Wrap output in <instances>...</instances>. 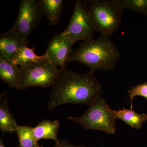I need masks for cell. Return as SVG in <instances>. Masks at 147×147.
<instances>
[{"instance_id":"7","label":"cell","mask_w":147,"mask_h":147,"mask_svg":"<svg viewBox=\"0 0 147 147\" xmlns=\"http://www.w3.org/2000/svg\"><path fill=\"white\" fill-rule=\"evenodd\" d=\"M16 21L11 30L25 42L40 22L42 14L38 1L21 0Z\"/></svg>"},{"instance_id":"14","label":"cell","mask_w":147,"mask_h":147,"mask_svg":"<svg viewBox=\"0 0 147 147\" xmlns=\"http://www.w3.org/2000/svg\"><path fill=\"white\" fill-rule=\"evenodd\" d=\"M35 49L34 46L32 48H29L27 45H24L13 56L11 62L13 64L22 67L48 59L45 54L42 56L36 55L34 53Z\"/></svg>"},{"instance_id":"20","label":"cell","mask_w":147,"mask_h":147,"mask_svg":"<svg viewBox=\"0 0 147 147\" xmlns=\"http://www.w3.org/2000/svg\"><path fill=\"white\" fill-rule=\"evenodd\" d=\"M0 147H5V145L3 144L2 139H1V140H0Z\"/></svg>"},{"instance_id":"15","label":"cell","mask_w":147,"mask_h":147,"mask_svg":"<svg viewBox=\"0 0 147 147\" xmlns=\"http://www.w3.org/2000/svg\"><path fill=\"white\" fill-rule=\"evenodd\" d=\"M112 112L116 119H120L132 128L139 129L147 120V115L145 114H139L133 109L123 108L119 111L113 110Z\"/></svg>"},{"instance_id":"1","label":"cell","mask_w":147,"mask_h":147,"mask_svg":"<svg viewBox=\"0 0 147 147\" xmlns=\"http://www.w3.org/2000/svg\"><path fill=\"white\" fill-rule=\"evenodd\" d=\"M48 107L55 110L67 103L91 105L100 98L103 90L94 72L85 74L61 69L53 84Z\"/></svg>"},{"instance_id":"13","label":"cell","mask_w":147,"mask_h":147,"mask_svg":"<svg viewBox=\"0 0 147 147\" xmlns=\"http://www.w3.org/2000/svg\"><path fill=\"white\" fill-rule=\"evenodd\" d=\"M42 14L46 17L49 24H57L60 17L63 7L62 0H38Z\"/></svg>"},{"instance_id":"18","label":"cell","mask_w":147,"mask_h":147,"mask_svg":"<svg viewBox=\"0 0 147 147\" xmlns=\"http://www.w3.org/2000/svg\"><path fill=\"white\" fill-rule=\"evenodd\" d=\"M127 93L130 98V109H133V100L135 96H142L147 100V82L131 86Z\"/></svg>"},{"instance_id":"6","label":"cell","mask_w":147,"mask_h":147,"mask_svg":"<svg viewBox=\"0 0 147 147\" xmlns=\"http://www.w3.org/2000/svg\"><path fill=\"white\" fill-rule=\"evenodd\" d=\"M87 1H76L69 24L62 32L74 43L80 40L85 41L92 39L96 31L88 9Z\"/></svg>"},{"instance_id":"11","label":"cell","mask_w":147,"mask_h":147,"mask_svg":"<svg viewBox=\"0 0 147 147\" xmlns=\"http://www.w3.org/2000/svg\"><path fill=\"white\" fill-rule=\"evenodd\" d=\"M20 69L18 66L0 57V79L16 90H19Z\"/></svg>"},{"instance_id":"5","label":"cell","mask_w":147,"mask_h":147,"mask_svg":"<svg viewBox=\"0 0 147 147\" xmlns=\"http://www.w3.org/2000/svg\"><path fill=\"white\" fill-rule=\"evenodd\" d=\"M61 71V69L58 68L48 59L20 67L19 90H26L30 87L53 86Z\"/></svg>"},{"instance_id":"3","label":"cell","mask_w":147,"mask_h":147,"mask_svg":"<svg viewBox=\"0 0 147 147\" xmlns=\"http://www.w3.org/2000/svg\"><path fill=\"white\" fill-rule=\"evenodd\" d=\"M88 8L96 31L110 36L121 24L123 8L119 0H91Z\"/></svg>"},{"instance_id":"4","label":"cell","mask_w":147,"mask_h":147,"mask_svg":"<svg viewBox=\"0 0 147 147\" xmlns=\"http://www.w3.org/2000/svg\"><path fill=\"white\" fill-rule=\"evenodd\" d=\"M68 119L82 125L86 130H99L109 134L116 132V119L112 109L101 98L90 105L84 115L78 117H69Z\"/></svg>"},{"instance_id":"8","label":"cell","mask_w":147,"mask_h":147,"mask_svg":"<svg viewBox=\"0 0 147 147\" xmlns=\"http://www.w3.org/2000/svg\"><path fill=\"white\" fill-rule=\"evenodd\" d=\"M74 42L62 32L53 36L47 45L45 54L48 59L61 69L65 68V65L71 55Z\"/></svg>"},{"instance_id":"9","label":"cell","mask_w":147,"mask_h":147,"mask_svg":"<svg viewBox=\"0 0 147 147\" xmlns=\"http://www.w3.org/2000/svg\"><path fill=\"white\" fill-rule=\"evenodd\" d=\"M30 42H25L11 30L0 35V57L11 62L18 50Z\"/></svg>"},{"instance_id":"19","label":"cell","mask_w":147,"mask_h":147,"mask_svg":"<svg viewBox=\"0 0 147 147\" xmlns=\"http://www.w3.org/2000/svg\"><path fill=\"white\" fill-rule=\"evenodd\" d=\"M52 147H86L82 146H76L70 144L64 139L59 140V142L55 144V146Z\"/></svg>"},{"instance_id":"10","label":"cell","mask_w":147,"mask_h":147,"mask_svg":"<svg viewBox=\"0 0 147 147\" xmlns=\"http://www.w3.org/2000/svg\"><path fill=\"white\" fill-rule=\"evenodd\" d=\"M60 123L59 121L43 120L38 125L32 128V134L36 142L41 139H52L56 143L59 142L57 138L58 131Z\"/></svg>"},{"instance_id":"16","label":"cell","mask_w":147,"mask_h":147,"mask_svg":"<svg viewBox=\"0 0 147 147\" xmlns=\"http://www.w3.org/2000/svg\"><path fill=\"white\" fill-rule=\"evenodd\" d=\"M32 127L26 125H18L15 129L18 137V147H40L35 140L32 131Z\"/></svg>"},{"instance_id":"2","label":"cell","mask_w":147,"mask_h":147,"mask_svg":"<svg viewBox=\"0 0 147 147\" xmlns=\"http://www.w3.org/2000/svg\"><path fill=\"white\" fill-rule=\"evenodd\" d=\"M110 37L100 34L97 38L83 41L78 48L72 50L66 64L78 61L93 72L113 70L120 57V53Z\"/></svg>"},{"instance_id":"12","label":"cell","mask_w":147,"mask_h":147,"mask_svg":"<svg viewBox=\"0 0 147 147\" xmlns=\"http://www.w3.org/2000/svg\"><path fill=\"white\" fill-rule=\"evenodd\" d=\"M6 95L3 93L0 96V130L3 133L13 132L18 126L9 110Z\"/></svg>"},{"instance_id":"21","label":"cell","mask_w":147,"mask_h":147,"mask_svg":"<svg viewBox=\"0 0 147 147\" xmlns=\"http://www.w3.org/2000/svg\"><path fill=\"white\" fill-rule=\"evenodd\" d=\"M40 147H43V146H40Z\"/></svg>"},{"instance_id":"17","label":"cell","mask_w":147,"mask_h":147,"mask_svg":"<svg viewBox=\"0 0 147 147\" xmlns=\"http://www.w3.org/2000/svg\"><path fill=\"white\" fill-rule=\"evenodd\" d=\"M123 9L147 16V0H119Z\"/></svg>"}]
</instances>
